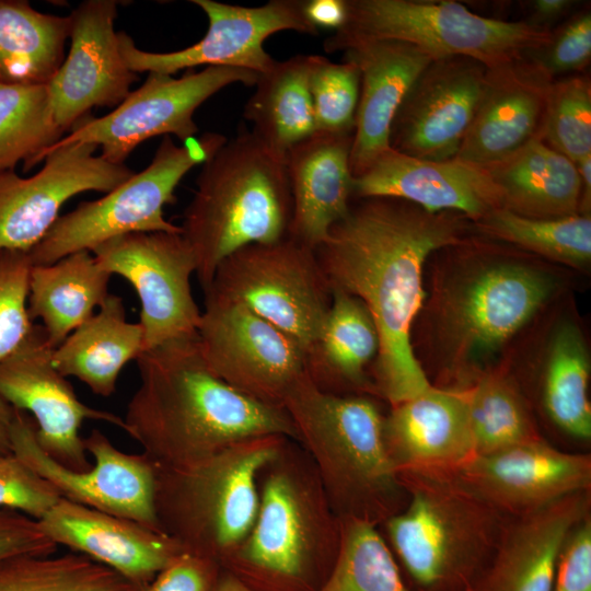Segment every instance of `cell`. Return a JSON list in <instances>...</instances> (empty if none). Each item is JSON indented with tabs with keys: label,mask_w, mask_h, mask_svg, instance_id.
Returning a JSON list of instances; mask_svg holds the SVG:
<instances>
[{
	"label": "cell",
	"mask_w": 591,
	"mask_h": 591,
	"mask_svg": "<svg viewBox=\"0 0 591 591\" xmlns=\"http://www.w3.org/2000/svg\"><path fill=\"white\" fill-rule=\"evenodd\" d=\"M475 224L485 234L568 266L591 260L590 215L532 219L501 208Z\"/></svg>",
	"instance_id": "39"
},
{
	"label": "cell",
	"mask_w": 591,
	"mask_h": 591,
	"mask_svg": "<svg viewBox=\"0 0 591 591\" xmlns=\"http://www.w3.org/2000/svg\"><path fill=\"white\" fill-rule=\"evenodd\" d=\"M91 143L51 146L30 177L0 171V250L28 253L60 217L61 207L85 192L108 193L135 172L96 154Z\"/></svg>",
	"instance_id": "17"
},
{
	"label": "cell",
	"mask_w": 591,
	"mask_h": 591,
	"mask_svg": "<svg viewBox=\"0 0 591 591\" xmlns=\"http://www.w3.org/2000/svg\"><path fill=\"white\" fill-rule=\"evenodd\" d=\"M344 60L360 73V93L350 152L352 177L390 150V130L406 93L432 60L397 40H364L348 46Z\"/></svg>",
	"instance_id": "26"
},
{
	"label": "cell",
	"mask_w": 591,
	"mask_h": 591,
	"mask_svg": "<svg viewBox=\"0 0 591 591\" xmlns=\"http://www.w3.org/2000/svg\"><path fill=\"white\" fill-rule=\"evenodd\" d=\"M316 131L354 132L360 93V73L349 62L311 55L309 78Z\"/></svg>",
	"instance_id": "42"
},
{
	"label": "cell",
	"mask_w": 591,
	"mask_h": 591,
	"mask_svg": "<svg viewBox=\"0 0 591 591\" xmlns=\"http://www.w3.org/2000/svg\"><path fill=\"white\" fill-rule=\"evenodd\" d=\"M577 4L572 0H534L531 2V16L529 24L549 31V25L561 19Z\"/></svg>",
	"instance_id": "50"
},
{
	"label": "cell",
	"mask_w": 591,
	"mask_h": 591,
	"mask_svg": "<svg viewBox=\"0 0 591 591\" xmlns=\"http://www.w3.org/2000/svg\"><path fill=\"white\" fill-rule=\"evenodd\" d=\"M383 432L396 471L453 470L475 455L463 389L432 385L391 406Z\"/></svg>",
	"instance_id": "28"
},
{
	"label": "cell",
	"mask_w": 591,
	"mask_h": 591,
	"mask_svg": "<svg viewBox=\"0 0 591 591\" xmlns=\"http://www.w3.org/2000/svg\"><path fill=\"white\" fill-rule=\"evenodd\" d=\"M283 409L338 518L381 526L405 508L407 493L387 452L375 401L324 392L308 374Z\"/></svg>",
	"instance_id": "3"
},
{
	"label": "cell",
	"mask_w": 591,
	"mask_h": 591,
	"mask_svg": "<svg viewBox=\"0 0 591 591\" xmlns=\"http://www.w3.org/2000/svg\"><path fill=\"white\" fill-rule=\"evenodd\" d=\"M61 498L59 493L15 454L0 455V509L40 520Z\"/></svg>",
	"instance_id": "44"
},
{
	"label": "cell",
	"mask_w": 591,
	"mask_h": 591,
	"mask_svg": "<svg viewBox=\"0 0 591 591\" xmlns=\"http://www.w3.org/2000/svg\"><path fill=\"white\" fill-rule=\"evenodd\" d=\"M288 439L253 437L187 466H154L161 531L184 552L221 567L250 533L258 510L259 474Z\"/></svg>",
	"instance_id": "8"
},
{
	"label": "cell",
	"mask_w": 591,
	"mask_h": 591,
	"mask_svg": "<svg viewBox=\"0 0 591 591\" xmlns=\"http://www.w3.org/2000/svg\"><path fill=\"white\" fill-rule=\"evenodd\" d=\"M258 76L234 67H206L179 78L148 73L143 84L113 111L102 117L85 116L54 146L91 143L101 148L104 159L125 164L131 152L152 137L173 135L183 142L195 137L194 114L202 103L228 85H255Z\"/></svg>",
	"instance_id": "13"
},
{
	"label": "cell",
	"mask_w": 591,
	"mask_h": 591,
	"mask_svg": "<svg viewBox=\"0 0 591 591\" xmlns=\"http://www.w3.org/2000/svg\"><path fill=\"white\" fill-rule=\"evenodd\" d=\"M84 447L94 457L89 470L76 472L60 465L39 448L33 419L15 409L12 453L45 478L61 498L161 531L152 462L143 453L131 454L117 449L97 429L84 438Z\"/></svg>",
	"instance_id": "16"
},
{
	"label": "cell",
	"mask_w": 591,
	"mask_h": 591,
	"mask_svg": "<svg viewBox=\"0 0 591 591\" xmlns=\"http://www.w3.org/2000/svg\"><path fill=\"white\" fill-rule=\"evenodd\" d=\"M553 79L581 71L591 58V13L575 14L543 47L526 54Z\"/></svg>",
	"instance_id": "45"
},
{
	"label": "cell",
	"mask_w": 591,
	"mask_h": 591,
	"mask_svg": "<svg viewBox=\"0 0 591 591\" xmlns=\"http://www.w3.org/2000/svg\"><path fill=\"white\" fill-rule=\"evenodd\" d=\"M542 139L575 164L591 155V84L570 76L552 84Z\"/></svg>",
	"instance_id": "41"
},
{
	"label": "cell",
	"mask_w": 591,
	"mask_h": 591,
	"mask_svg": "<svg viewBox=\"0 0 591 591\" xmlns=\"http://www.w3.org/2000/svg\"><path fill=\"white\" fill-rule=\"evenodd\" d=\"M112 569L84 555L18 556L0 563V591H132Z\"/></svg>",
	"instance_id": "40"
},
{
	"label": "cell",
	"mask_w": 591,
	"mask_h": 591,
	"mask_svg": "<svg viewBox=\"0 0 591 591\" xmlns=\"http://www.w3.org/2000/svg\"><path fill=\"white\" fill-rule=\"evenodd\" d=\"M208 19L205 36L196 44L170 53L138 48L125 32H118L119 50L127 67L136 72L173 76L197 66L234 67L265 73L276 60L264 42L273 34L294 31L316 36L305 14V0H271L259 7H243L215 0H192Z\"/></svg>",
	"instance_id": "15"
},
{
	"label": "cell",
	"mask_w": 591,
	"mask_h": 591,
	"mask_svg": "<svg viewBox=\"0 0 591 591\" xmlns=\"http://www.w3.org/2000/svg\"><path fill=\"white\" fill-rule=\"evenodd\" d=\"M433 294L432 338L448 385L465 389L553 294L551 274L520 258L476 254Z\"/></svg>",
	"instance_id": "6"
},
{
	"label": "cell",
	"mask_w": 591,
	"mask_h": 591,
	"mask_svg": "<svg viewBox=\"0 0 591 591\" xmlns=\"http://www.w3.org/2000/svg\"><path fill=\"white\" fill-rule=\"evenodd\" d=\"M581 179L580 213L590 215L591 206V155L576 163Z\"/></svg>",
	"instance_id": "52"
},
{
	"label": "cell",
	"mask_w": 591,
	"mask_h": 591,
	"mask_svg": "<svg viewBox=\"0 0 591 591\" xmlns=\"http://www.w3.org/2000/svg\"><path fill=\"white\" fill-rule=\"evenodd\" d=\"M351 197H390L429 212H456L477 223L502 208L500 190L485 169L459 161H427L384 152L352 177Z\"/></svg>",
	"instance_id": "23"
},
{
	"label": "cell",
	"mask_w": 591,
	"mask_h": 591,
	"mask_svg": "<svg viewBox=\"0 0 591 591\" xmlns=\"http://www.w3.org/2000/svg\"><path fill=\"white\" fill-rule=\"evenodd\" d=\"M553 82L528 55L487 68L474 119L455 159L487 169L541 139Z\"/></svg>",
	"instance_id": "22"
},
{
	"label": "cell",
	"mask_w": 591,
	"mask_h": 591,
	"mask_svg": "<svg viewBox=\"0 0 591 591\" xmlns=\"http://www.w3.org/2000/svg\"><path fill=\"white\" fill-rule=\"evenodd\" d=\"M136 361L140 384L127 405L124 431L155 467L187 466L258 436L297 441L283 408L237 392L208 368L197 334L144 350Z\"/></svg>",
	"instance_id": "2"
},
{
	"label": "cell",
	"mask_w": 591,
	"mask_h": 591,
	"mask_svg": "<svg viewBox=\"0 0 591 591\" xmlns=\"http://www.w3.org/2000/svg\"><path fill=\"white\" fill-rule=\"evenodd\" d=\"M292 198L285 158L241 130L202 164L184 211L182 235L206 289L235 251L288 236Z\"/></svg>",
	"instance_id": "5"
},
{
	"label": "cell",
	"mask_w": 591,
	"mask_h": 591,
	"mask_svg": "<svg viewBox=\"0 0 591 591\" xmlns=\"http://www.w3.org/2000/svg\"><path fill=\"white\" fill-rule=\"evenodd\" d=\"M354 132L315 131L285 157L292 198L288 236L316 250L350 209Z\"/></svg>",
	"instance_id": "27"
},
{
	"label": "cell",
	"mask_w": 591,
	"mask_h": 591,
	"mask_svg": "<svg viewBox=\"0 0 591 591\" xmlns=\"http://www.w3.org/2000/svg\"><path fill=\"white\" fill-rule=\"evenodd\" d=\"M15 409L0 397V455L12 453L11 431Z\"/></svg>",
	"instance_id": "51"
},
{
	"label": "cell",
	"mask_w": 591,
	"mask_h": 591,
	"mask_svg": "<svg viewBox=\"0 0 591 591\" xmlns=\"http://www.w3.org/2000/svg\"><path fill=\"white\" fill-rule=\"evenodd\" d=\"M591 514V490L509 517L496 549L472 591H552L561 547Z\"/></svg>",
	"instance_id": "25"
},
{
	"label": "cell",
	"mask_w": 591,
	"mask_h": 591,
	"mask_svg": "<svg viewBox=\"0 0 591 591\" xmlns=\"http://www.w3.org/2000/svg\"><path fill=\"white\" fill-rule=\"evenodd\" d=\"M346 20L323 44L326 53L344 51L364 40L409 44L432 60L463 56L487 68L546 45L552 32L528 22L482 16L450 1L345 0Z\"/></svg>",
	"instance_id": "9"
},
{
	"label": "cell",
	"mask_w": 591,
	"mask_h": 591,
	"mask_svg": "<svg viewBox=\"0 0 591 591\" xmlns=\"http://www.w3.org/2000/svg\"><path fill=\"white\" fill-rule=\"evenodd\" d=\"M65 135L54 120L47 86L0 83V171H24Z\"/></svg>",
	"instance_id": "37"
},
{
	"label": "cell",
	"mask_w": 591,
	"mask_h": 591,
	"mask_svg": "<svg viewBox=\"0 0 591 591\" xmlns=\"http://www.w3.org/2000/svg\"><path fill=\"white\" fill-rule=\"evenodd\" d=\"M305 14L316 27L338 30L346 20L345 0H305Z\"/></svg>",
	"instance_id": "49"
},
{
	"label": "cell",
	"mask_w": 591,
	"mask_h": 591,
	"mask_svg": "<svg viewBox=\"0 0 591 591\" xmlns=\"http://www.w3.org/2000/svg\"><path fill=\"white\" fill-rule=\"evenodd\" d=\"M339 521V549L317 591H410L379 526L352 518Z\"/></svg>",
	"instance_id": "38"
},
{
	"label": "cell",
	"mask_w": 591,
	"mask_h": 591,
	"mask_svg": "<svg viewBox=\"0 0 591 591\" xmlns=\"http://www.w3.org/2000/svg\"><path fill=\"white\" fill-rule=\"evenodd\" d=\"M210 591H257L230 571L219 573Z\"/></svg>",
	"instance_id": "53"
},
{
	"label": "cell",
	"mask_w": 591,
	"mask_h": 591,
	"mask_svg": "<svg viewBox=\"0 0 591 591\" xmlns=\"http://www.w3.org/2000/svg\"><path fill=\"white\" fill-rule=\"evenodd\" d=\"M467 221L402 199L362 198L315 250L331 289L358 298L375 324L380 347L372 382L391 406L432 386L412 345L426 297L424 267L431 254L467 241Z\"/></svg>",
	"instance_id": "1"
},
{
	"label": "cell",
	"mask_w": 591,
	"mask_h": 591,
	"mask_svg": "<svg viewBox=\"0 0 591 591\" xmlns=\"http://www.w3.org/2000/svg\"><path fill=\"white\" fill-rule=\"evenodd\" d=\"M228 138L217 132L174 143L164 136L150 162L126 182L72 211L60 216L28 256L33 265H47L80 251H92L103 242L136 232H182L164 218V207L175 199L182 178L207 162Z\"/></svg>",
	"instance_id": "10"
},
{
	"label": "cell",
	"mask_w": 591,
	"mask_h": 591,
	"mask_svg": "<svg viewBox=\"0 0 591 591\" xmlns=\"http://www.w3.org/2000/svg\"><path fill=\"white\" fill-rule=\"evenodd\" d=\"M91 252L103 269L126 279L138 294L144 350L197 334L201 312L190 286L196 260L182 232L129 233Z\"/></svg>",
	"instance_id": "14"
},
{
	"label": "cell",
	"mask_w": 591,
	"mask_h": 591,
	"mask_svg": "<svg viewBox=\"0 0 591 591\" xmlns=\"http://www.w3.org/2000/svg\"><path fill=\"white\" fill-rule=\"evenodd\" d=\"M254 524L223 563L283 588L301 589L317 569L327 575L340 543V521L303 448L288 439L258 477Z\"/></svg>",
	"instance_id": "7"
},
{
	"label": "cell",
	"mask_w": 591,
	"mask_h": 591,
	"mask_svg": "<svg viewBox=\"0 0 591 591\" xmlns=\"http://www.w3.org/2000/svg\"><path fill=\"white\" fill-rule=\"evenodd\" d=\"M379 347V334L364 304L332 289L324 325L306 351L309 374L320 390L331 394L375 395L367 367L374 362Z\"/></svg>",
	"instance_id": "29"
},
{
	"label": "cell",
	"mask_w": 591,
	"mask_h": 591,
	"mask_svg": "<svg viewBox=\"0 0 591 591\" xmlns=\"http://www.w3.org/2000/svg\"><path fill=\"white\" fill-rule=\"evenodd\" d=\"M204 293L197 340L208 368L237 392L283 408L290 391L309 374L304 348L243 304Z\"/></svg>",
	"instance_id": "12"
},
{
	"label": "cell",
	"mask_w": 591,
	"mask_h": 591,
	"mask_svg": "<svg viewBox=\"0 0 591 591\" xmlns=\"http://www.w3.org/2000/svg\"><path fill=\"white\" fill-rule=\"evenodd\" d=\"M487 67L463 56L431 60L406 93L390 130V148L427 160H453L474 119Z\"/></svg>",
	"instance_id": "19"
},
{
	"label": "cell",
	"mask_w": 591,
	"mask_h": 591,
	"mask_svg": "<svg viewBox=\"0 0 591 591\" xmlns=\"http://www.w3.org/2000/svg\"><path fill=\"white\" fill-rule=\"evenodd\" d=\"M470 591H472V590H470Z\"/></svg>",
	"instance_id": "54"
},
{
	"label": "cell",
	"mask_w": 591,
	"mask_h": 591,
	"mask_svg": "<svg viewBox=\"0 0 591 591\" xmlns=\"http://www.w3.org/2000/svg\"><path fill=\"white\" fill-rule=\"evenodd\" d=\"M590 360L580 329L561 324L548 349L542 384V404L551 421L565 434L591 438L589 399Z\"/></svg>",
	"instance_id": "35"
},
{
	"label": "cell",
	"mask_w": 591,
	"mask_h": 591,
	"mask_svg": "<svg viewBox=\"0 0 591 591\" xmlns=\"http://www.w3.org/2000/svg\"><path fill=\"white\" fill-rule=\"evenodd\" d=\"M117 8L114 0H88L69 15L70 48L46 84L54 120L65 132L92 108L119 105L139 79L119 50Z\"/></svg>",
	"instance_id": "20"
},
{
	"label": "cell",
	"mask_w": 591,
	"mask_h": 591,
	"mask_svg": "<svg viewBox=\"0 0 591 591\" xmlns=\"http://www.w3.org/2000/svg\"><path fill=\"white\" fill-rule=\"evenodd\" d=\"M69 15L35 10L25 0H0V83L45 85L65 59Z\"/></svg>",
	"instance_id": "34"
},
{
	"label": "cell",
	"mask_w": 591,
	"mask_h": 591,
	"mask_svg": "<svg viewBox=\"0 0 591 591\" xmlns=\"http://www.w3.org/2000/svg\"><path fill=\"white\" fill-rule=\"evenodd\" d=\"M28 253L0 250V362L27 338L34 325L28 313Z\"/></svg>",
	"instance_id": "43"
},
{
	"label": "cell",
	"mask_w": 591,
	"mask_h": 591,
	"mask_svg": "<svg viewBox=\"0 0 591 591\" xmlns=\"http://www.w3.org/2000/svg\"><path fill=\"white\" fill-rule=\"evenodd\" d=\"M219 569L211 559L182 552L149 583L132 591H210Z\"/></svg>",
	"instance_id": "47"
},
{
	"label": "cell",
	"mask_w": 591,
	"mask_h": 591,
	"mask_svg": "<svg viewBox=\"0 0 591 591\" xmlns=\"http://www.w3.org/2000/svg\"><path fill=\"white\" fill-rule=\"evenodd\" d=\"M54 347L42 326L34 325L24 343L0 362V397L14 409L30 413L39 448L76 472L91 467L80 428L100 420L125 430L124 419L85 405L53 363Z\"/></svg>",
	"instance_id": "18"
},
{
	"label": "cell",
	"mask_w": 591,
	"mask_h": 591,
	"mask_svg": "<svg viewBox=\"0 0 591 591\" xmlns=\"http://www.w3.org/2000/svg\"><path fill=\"white\" fill-rule=\"evenodd\" d=\"M407 503L381 526L418 591H470L486 569L508 515L453 470L397 471Z\"/></svg>",
	"instance_id": "4"
},
{
	"label": "cell",
	"mask_w": 591,
	"mask_h": 591,
	"mask_svg": "<svg viewBox=\"0 0 591 591\" xmlns=\"http://www.w3.org/2000/svg\"><path fill=\"white\" fill-rule=\"evenodd\" d=\"M552 591H591V514L567 536L557 559Z\"/></svg>",
	"instance_id": "46"
},
{
	"label": "cell",
	"mask_w": 591,
	"mask_h": 591,
	"mask_svg": "<svg viewBox=\"0 0 591 591\" xmlns=\"http://www.w3.org/2000/svg\"><path fill=\"white\" fill-rule=\"evenodd\" d=\"M453 471L508 517L591 490V455L561 451L543 437L475 454Z\"/></svg>",
	"instance_id": "21"
},
{
	"label": "cell",
	"mask_w": 591,
	"mask_h": 591,
	"mask_svg": "<svg viewBox=\"0 0 591 591\" xmlns=\"http://www.w3.org/2000/svg\"><path fill=\"white\" fill-rule=\"evenodd\" d=\"M204 291L243 304L296 339L314 344L332 304L315 250L286 236L229 255Z\"/></svg>",
	"instance_id": "11"
},
{
	"label": "cell",
	"mask_w": 591,
	"mask_h": 591,
	"mask_svg": "<svg viewBox=\"0 0 591 591\" xmlns=\"http://www.w3.org/2000/svg\"><path fill=\"white\" fill-rule=\"evenodd\" d=\"M38 523L57 546L63 545L112 569L136 589L149 583L184 552L164 532L65 498Z\"/></svg>",
	"instance_id": "24"
},
{
	"label": "cell",
	"mask_w": 591,
	"mask_h": 591,
	"mask_svg": "<svg viewBox=\"0 0 591 591\" xmlns=\"http://www.w3.org/2000/svg\"><path fill=\"white\" fill-rule=\"evenodd\" d=\"M311 55H296L258 76L243 117L266 147L281 158L316 131L309 78Z\"/></svg>",
	"instance_id": "33"
},
{
	"label": "cell",
	"mask_w": 591,
	"mask_h": 591,
	"mask_svg": "<svg viewBox=\"0 0 591 591\" xmlns=\"http://www.w3.org/2000/svg\"><path fill=\"white\" fill-rule=\"evenodd\" d=\"M144 350L141 324L127 321L123 299L108 293L95 313L53 351L63 376H74L94 394L108 397L123 368Z\"/></svg>",
	"instance_id": "30"
},
{
	"label": "cell",
	"mask_w": 591,
	"mask_h": 591,
	"mask_svg": "<svg viewBox=\"0 0 591 591\" xmlns=\"http://www.w3.org/2000/svg\"><path fill=\"white\" fill-rule=\"evenodd\" d=\"M485 170L500 190L502 208L518 216L556 219L580 213L577 165L542 138Z\"/></svg>",
	"instance_id": "31"
},
{
	"label": "cell",
	"mask_w": 591,
	"mask_h": 591,
	"mask_svg": "<svg viewBox=\"0 0 591 591\" xmlns=\"http://www.w3.org/2000/svg\"><path fill=\"white\" fill-rule=\"evenodd\" d=\"M56 548L37 520L14 510L0 509V563L18 556L51 555Z\"/></svg>",
	"instance_id": "48"
},
{
	"label": "cell",
	"mask_w": 591,
	"mask_h": 591,
	"mask_svg": "<svg viewBox=\"0 0 591 591\" xmlns=\"http://www.w3.org/2000/svg\"><path fill=\"white\" fill-rule=\"evenodd\" d=\"M111 278L90 251L69 254L51 264L32 266L28 313L32 321H42L50 346L58 347L95 313L109 293Z\"/></svg>",
	"instance_id": "32"
},
{
	"label": "cell",
	"mask_w": 591,
	"mask_h": 591,
	"mask_svg": "<svg viewBox=\"0 0 591 591\" xmlns=\"http://www.w3.org/2000/svg\"><path fill=\"white\" fill-rule=\"evenodd\" d=\"M463 390L475 454L542 437L524 396L506 373L486 370Z\"/></svg>",
	"instance_id": "36"
}]
</instances>
